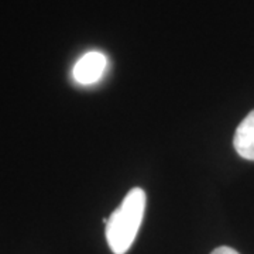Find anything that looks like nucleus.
Returning <instances> with one entry per match:
<instances>
[{"instance_id":"nucleus-4","label":"nucleus","mask_w":254,"mask_h":254,"mask_svg":"<svg viewBox=\"0 0 254 254\" xmlns=\"http://www.w3.org/2000/svg\"><path fill=\"white\" fill-rule=\"evenodd\" d=\"M210 254H239L235 250V249H232V247H227V246H222V247H218V249H215L213 252Z\"/></svg>"},{"instance_id":"nucleus-1","label":"nucleus","mask_w":254,"mask_h":254,"mask_svg":"<svg viewBox=\"0 0 254 254\" xmlns=\"http://www.w3.org/2000/svg\"><path fill=\"white\" fill-rule=\"evenodd\" d=\"M145 192L141 188L128 190L120 206L112 212L106 223V240L115 254H126L136 239L145 210Z\"/></svg>"},{"instance_id":"nucleus-2","label":"nucleus","mask_w":254,"mask_h":254,"mask_svg":"<svg viewBox=\"0 0 254 254\" xmlns=\"http://www.w3.org/2000/svg\"><path fill=\"white\" fill-rule=\"evenodd\" d=\"M106 65H108L106 57L102 53H98V51L88 53L75 64L72 71L73 78L78 83H82V85L95 83L103 76V73L106 71Z\"/></svg>"},{"instance_id":"nucleus-3","label":"nucleus","mask_w":254,"mask_h":254,"mask_svg":"<svg viewBox=\"0 0 254 254\" xmlns=\"http://www.w3.org/2000/svg\"><path fill=\"white\" fill-rule=\"evenodd\" d=\"M233 145L240 157L254 161V110H252L237 126L233 137Z\"/></svg>"}]
</instances>
